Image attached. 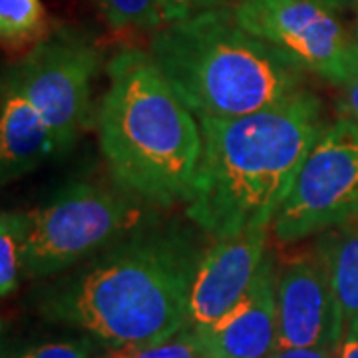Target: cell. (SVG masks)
Wrapping results in <instances>:
<instances>
[{"label": "cell", "mask_w": 358, "mask_h": 358, "mask_svg": "<svg viewBox=\"0 0 358 358\" xmlns=\"http://www.w3.org/2000/svg\"><path fill=\"white\" fill-rule=\"evenodd\" d=\"M237 22L301 70L343 86L358 74V40L315 0H239Z\"/></svg>", "instance_id": "cell-8"}, {"label": "cell", "mask_w": 358, "mask_h": 358, "mask_svg": "<svg viewBox=\"0 0 358 358\" xmlns=\"http://www.w3.org/2000/svg\"><path fill=\"white\" fill-rule=\"evenodd\" d=\"M336 358H358V329L346 331L343 343L338 346Z\"/></svg>", "instance_id": "cell-22"}, {"label": "cell", "mask_w": 358, "mask_h": 358, "mask_svg": "<svg viewBox=\"0 0 358 358\" xmlns=\"http://www.w3.org/2000/svg\"><path fill=\"white\" fill-rule=\"evenodd\" d=\"M267 233L245 231L205 251L192 287L187 329L217 324L247 296L267 259Z\"/></svg>", "instance_id": "cell-10"}, {"label": "cell", "mask_w": 358, "mask_h": 358, "mask_svg": "<svg viewBox=\"0 0 358 358\" xmlns=\"http://www.w3.org/2000/svg\"><path fill=\"white\" fill-rule=\"evenodd\" d=\"M143 221L138 197L96 183H72L24 213V275L44 279L134 233Z\"/></svg>", "instance_id": "cell-5"}, {"label": "cell", "mask_w": 358, "mask_h": 358, "mask_svg": "<svg viewBox=\"0 0 358 358\" xmlns=\"http://www.w3.org/2000/svg\"><path fill=\"white\" fill-rule=\"evenodd\" d=\"M315 2H319L324 8L333 10L334 14L348 13V10H355V8L358 10V0H315Z\"/></svg>", "instance_id": "cell-23"}, {"label": "cell", "mask_w": 358, "mask_h": 358, "mask_svg": "<svg viewBox=\"0 0 358 358\" xmlns=\"http://www.w3.org/2000/svg\"><path fill=\"white\" fill-rule=\"evenodd\" d=\"M205 251L185 231L138 227L46 287L40 313L112 350L159 345L189 322L192 287Z\"/></svg>", "instance_id": "cell-1"}, {"label": "cell", "mask_w": 358, "mask_h": 358, "mask_svg": "<svg viewBox=\"0 0 358 358\" xmlns=\"http://www.w3.org/2000/svg\"><path fill=\"white\" fill-rule=\"evenodd\" d=\"M203 150L185 213L209 237L271 229L319 140L320 100L307 88L241 117H203Z\"/></svg>", "instance_id": "cell-2"}, {"label": "cell", "mask_w": 358, "mask_h": 358, "mask_svg": "<svg viewBox=\"0 0 358 358\" xmlns=\"http://www.w3.org/2000/svg\"><path fill=\"white\" fill-rule=\"evenodd\" d=\"M58 154L56 141L40 112L26 96L2 80L0 102V179L10 183L34 171L48 157Z\"/></svg>", "instance_id": "cell-12"}, {"label": "cell", "mask_w": 358, "mask_h": 358, "mask_svg": "<svg viewBox=\"0 0 358 358\" xmlns=\"http://www.w3.org/2000/svg\"><path fill=\"white\" fill-rule=\"evenodd\" d=\"M108 358H122V350H114V352H112Z\"/></svg>", "instance_id": "cell-24"}, {"label": "cell", "mask_w": 358, "mask_h": 358, "mask_svg": "<svg viewBox=\"0 0 358 358\" xmlns=\"http://www.w3.org/2000/svg\"><path fill=\"white\" fill-rule=\"evenodd\" d=\"M148 52L197 120L255 114L305 90V70L247 32L233 8L162 26Z\"/></svg>", "instance_id": "cell-4"}, {"label": "cell", "mask_w": 358, "mask_h": 358, "mask_svg": "<svg viewBox=\"0 0 358 358\" xmlns=\"http://www.w3.org/2000/svg\"><path fill=\"white\" fill-rule=\"evenodd\" d=\"M221 6V0H159L162 24H171Z\"/></svg>", "instance_id": "cell-19"}, {"label": "cell", "mask_w": 358, "mask_h": 358, "mask_svg": "<svg viewBox=\"0 0 358 358\" xmlns=\"http://www.w3.org/2000/svg\"><path fill=\"white\" fill-rule=\"evenodd\" d=\"M333 348H275L267 358H336Z\"/></svg>", "instance_id": "cell-21"}, {"label": "cell", "mask_w": 358, "mask_h": 358, "mask_svg": "<svg viewBox=\"0 0 358 358\" xmlns=\"http://www.w3.org/2000/svg\"><path fill=\"white\" fill-rule=\"evenodd\" d=\"M338 120L358 126V74L341 86V96L336 100Z\"/></svg>", "instance_id": "cell-20"}, {"label": "cell", "mask_w": 358, "mask_h": 358, "mask_svg": "<svg viewBox=\"0 0 358 358\" xmlns=\"http://www.w3.org/2000/svg\"><path fill=\"white\" fill-rule=\"evenodd\" d=\"M345 336L329 259L319 245L313 255L291 261L277 277V348H333Z\"/></svg>", "instance_id": "cell-9"}, {"label": "cell", "mask_w": 358, "mask_h": 358, "mask_svg": "<svg viewBox=\"0 0 358 358\" xmlns=\"http://www.w3.org/2000/svg\"><path fill=\"white\" fill-rule=\"evenodd\" d=\"M106 74L96 128L114 181L157 207L187 205L203 150L201 124L150 52L120 50Z\"/></svg>", "instance_id": "cell-3"}, {"label": "cell", "mask_w": 358, "mask_h": 358, "mask_svg": "<svg viewBox=\"0 0 358 358\" xmlns=\"http://www.w3.org/2000/svg\"><path fill=\"white\" fill-rule=\"evenodd\" d=\"M358 219V126L336 120L308 152L271 225L282 243Z\"/></svg>", "instance_id": "cell-7"}, {"label": "cell", "mask_w": 358, "mask_h": 358, "mask_svg": "<svg viewBox=\"0 0 358 358\" xmlns=\"http://www.w3.org/2000/svg\"><path fill=\"white\" fill-rule=\"evenodd\" d=\"M24 213L4 211L0 217V294L16 291L24 273Z\"/></svg>", "instance_id": "cell-16"}, {"label": "cell", "mask_w": 358, "mask_h": 358, "mask_svg": "<svg viewBox=\"0 0 358 358\" xmlns=\"http://www.w3.org/2000/svg\"><path fill=\"white\" fill-rule=\"evenodd\" d=\"M187 331L201 358H267L277 348V277L271 259H265L251 291L225 319Z\"/></svg>", "instance_id": "cell-11"}, {"label": "cell", "mask_w": 358, "mask_h": 358, "mask_svg": "<svg viewBox=\"0 0 358 358\" xmlns=\"http://www.w3.org/2000/svg\"><path fill=\"white\" fill-rule=\"evenodd\" d=\"M112 32L159 30V0H92Z\"/></svg>", "instance_id": "cell-15"}, {"label": "cell", "mask_w": 358, "mask_h": 358, "mask_svg": "<svg viewBox=\"0 0 358 358\" xmlns=\"http://www.w3.org/2000/svg\"><path fill=\"white\" fill-rule=\"evenodd\" d=\"M48 16L40 0H0V36L4 46L20 48L46 38Z\"/></svg>", "instance_id": "cell-14"}, {"label": "cell", "mask_w": 358, "mask_h": 358, "mask_svg": "<svg viewBox=\"0 0 358 358\" xmlns=\"http://www.w3.org/2000/svg\"><path fill=\"white\" fill-rule=\"evenodd\" d=\"M94 346L88 338L80 341H54L42 343L36 346H28L16 352L10 358H94Z\"/></svg>", "instance_id": "cell-18"}, {"label": "cell", "mask_w": 358, "mask_h": 358, "mask_svg": "<svg viewBox=\"0 0 358 358\" xmlns=\"http://www.w3.org/2000/svg\"><path fill=\"white\" fill-rule=\"evenodd\" d=\"M122 358H201L193 345L192 334L183 329L176 336L159 345L141 346V348H122Z\"/></svg>", "instance_id": "cell-17"}, {"label": "cell", "mask_w": 358, "mask_h": 358, "mask_svg": "<svg viewBox=\"0 0 358 358\" xmlns=\"http://www.w3.org/2000/svg\"><path fill=\"white\" fill-rule=\"evenodd\" d=\"M98 70V48L86 36L62 30L36 42L4 80L38 110L58 154H66L88 126L92 84Z\"/></svg>", "instance_id": "cell-6"}, {"label": "cell", "mask_w": 358, "mask_h": 358, "mask_svg": "<svg viewBox=\"0 0 358 358\" xmlns=\"http://www.w3.org/2000/svg\"><path fill=\"white\" fill-rule=\"evenodd\" d=\"M320 245L329 259L345 333L358 329V219L338 225V231Z\"/></svg>", "instance_id": "cell-13"}]
</instances>
